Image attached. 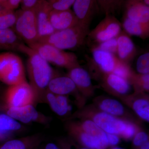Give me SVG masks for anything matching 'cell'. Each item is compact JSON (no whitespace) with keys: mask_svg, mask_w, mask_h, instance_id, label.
Segmentation results:
<instances>
[{"mask_svg":"<svg viewBox=\"0 0 149 149\" xmlns=\"http://www.w3.org/2000/svg\"><path fill=\"white\" fill-rule=\"evenodd\" d=\"M19 51L26 54L28 57L27 71L32 83L31 85L36 93L47 88L50 81L54 77L53 70L49 63L24 44L22 45Z\"/></svg>","mask_w":149,"mask_h":149,"instance_id":"6da1fadb","label":"cell"},{"mask_svg":"<svg viewBox=\"0 0 149 149\" xmlns=\"http://www.w3.org/2000/svg\"><path fill=\"white\" fill-rule=\"evenodd\" d=\"M105 82L108 88L118 95H127L131 88L128 80L112 73L106 74Z\"/></svg>","mask_w":149,"mask_h":149,"instance_id":"ffe728a7","label":"cell"},{"mask_svg":"<svg viewBox=\"0 0 149 149\" xmlns=\"http://www.w3.org/2000/svg\"><path fill=\"white\" fill-rule=\"evenodd\" d=\"M97 105L100 111L116 117L119 118L125 113L123 105L115 99L110 98L102 99L99 101Z\"/></svg>","mask_w":149,"mask_h":149,"instance_id":"44dd1931","label":"cell"},{"mask_svg":"<svg viewBox=\"0 0 149 149\" xmlns=\"http://www.w3.org/2000/svg\"><path fill=\"white\" fill-rule=\"evenodd\" d=\"M126 17L149 27V7L143 2L130 1L126 4Z\"/></svg>","mask_w":149,"mask_h":149,"instance_id":"8fae6325","label":"cell"},{"mask_svg":"<svg viewBox=\"0 0 149 149\" xmlns=\"http://www.w3.org/2000/svg\"><path fill=\"white\" fill-rule=\"evenodd\" d=\"M0 80L10 86L26 82L24 65L16 54L0 53Z\"/></svg>","mask_w":149,"mask_h":149,"instance_id":"3957f363","label":"cell"},{"mask_svg":"<svg viewBox=\"0 0 149 149\" xmlns=\"http://www.w3.org/2000/svg\"><path fill=\"white\" fill-rule=\"evenodd\" d=\"M73 133L85 148L89 149H106L109 146L106 138H98L83 131L78 124L73 127Z\"/></svg>","mask_w":149,"mask_h":149,"instance_id":"5bb4252c","label":"cell"},{"mask_svg":"<svg viewBox=\"0 0 149 149\" xmlns=\"http://www.w3.org/2000/svg\"><path fill=\"white\" fill-rule=\"evenodd\" d=\"M7 115L15 120L28 123L37 120L38 113L32 104L18 107H9Z\"/></svg>","mask_w":149,"mask_h":149,"instance_id":"ac0fdd59","label":"cell"},{"mask_svg":"<svg viewBox=\"0 0 149 149\" xmlns=\"http://www.w3.org/2000/svg\"><path fill=\"white\" fill-rule=\"evenodd\" d=\"M43 0H21L22 10L36 11Z\"/></svg>","mask_w":149,"mask_h":149,"instance_id":"836d02e7","label":"cell"},{"mask_svg":"<svg viewBox=\"0 0 149 149\" xmlns=\"http://www.w3.org/2000/svg\"><path fill=\"white\" fill-rule=\"evenodd\" d=\"M140 149H149V142H147L146 143L140 147Z\"/></svg>","mask_w":149,"mask_h":149,"instance_id":"ab89813d","label":"cell"},{"mask_svg":"<svg viewBox=\"0 0 149 149\" xmlns=\"http://www.w3.org/2000/svg\"><path fill=\"white\" fill-rule=\"evenodd\" d=\"M47 98L51 108L56 114L60 116H64L66 114L59 104L56 95L49 91L47 93Z\"/></svg>","mask_w":149,"mask_h":149,"instance_id":"1f68e13d","label":"cell"},{"mask_svg":"<svg viewBox=\"0 0 149 149\" xmlns=\"http://www.w3.org/2000/svg\"><path fill=\"white\" fill-rule=\"evenodd\" d=\"M16 14L14 11L3 8L0 10V29H10L13 27L16 20Z\"/></svg>","mask_w":149,"mask_h":149,"instance_id":"d4e9b609","label":"cell"},{"mask_svg":"<svg viewBox=\"0 0 149 149\" xmlns=\"http://www.w3.org/2000/svg\"><path fill=\"white\" fill-rule=\"evenodd\" d=\"M22 44L13 29H0V49L19 51Z\"/></svg>","mask_w":149,"mask_h":149,"instance_id":"d6986e66","label":"cell"},{"mask_svg":"<svg viewBox=\"0 0 149 149\" xmlns=\"http://www.w3.org/2000/svg\"><path fill=\"white\" fill-rule=\"evenodd\" d=\"M111 149H123L122 148H119V147H113Z\"/></svg>","mask_w":149,"mask_h":149,"instance_id":"b9f144b4","label":"cell"},{"mask_svg":"<svg viewBox=\"0 0 149 149\" xmlns=\"http://www.w3.org/2000/svg\"><path fill=\"white\" fill-rule=\"evenodd\" d=\"M107 136L109 146H114L119 143L120 142V137L119 136L115 134L107 133Z\"/></svg>","mask_w":149,"mask_h":149,"instance_id":"74e56055","label":"cell"},{"mask_svg":"<svg viewBox=\"0 0 149 149\" xmlns=\"http://www.w3.org/2000/svg\"><path fill=\"white\" fill-rule=\"evenodd\" d=\"M88 119L92 120L106 133L115 134L119 137L125 129L127 122V120L101 111L93 113Z\"/></svg>","mask_w":149,"mask_h":149,"instance_id":"ba28073f","label":"cell"},{"mask_svg":"<svg viewBox=\"0 0 149 149\" xmlns=\"http://www.w3.org/2000/svg\"><path fill=\"white\" fill-rule=\"evenodd\" d=\"M1 8V4H0V10Z\"/></svg>","mask_w":149,"mask_h":149,"instance_id":"ee69618b","label":"cell"},{"mask_svg":"<svg viewBox=\"0 0 149 149\" xmlns=\"http://www.w3.org/2000/svg\"><path fill=\"white\" fill-rule=\"evenodd\" d=\"M75 0H51L48 1L52 10L64 11L70 9Z\"/></svg>","mask_w":149,"mask_h":149,"instance_id":"4dcf8cb0","label":"cell"},{"mask_svg":"<svg viewBox=\"0 0 149 149\" xmlns=\"http://www.w3.org/2000/svg\"><path fill=\"white\" fill-rule=\"evenodd\" d=\"M48 91L56 95H65L77 89L74 82L68 76L54 77L48 84Z\"/></svg>","mask_w":149,"mask_h":149,"instance_id":"e0dca14e","label":"cell"},{"mask_svg":"<svg viewBox=\"0 0 149 149\" xmlns=\"http://www.w3.org/2000/svg\"><path fill=\"white\" fill-rule=\"evenodd\" d=\"M16 20L13 27L15 32L28 46L38 41V31L35 12L19 10L16 13Z\"/></svg>","mask_w":149,"mask_h":149,"instance_id":"5b68a950","label":"cell"},{"mask_svg":"<svg viewBox=\"0 0 149 149\" xmlns=\"http://www.w3.org/2000/svg\"><path fill=\"white\" fill-rule=\"evenodd\" d=\"M28 46L49 63L69 70L80 66L77 56L73 53L65 52L38 42Z\"/></svg>","mask_w":149,"mask_h":149,"instance_id":"277c9868","label":"cell"},{"mask_svg":"<svg viewBox=\"0 0 149 149\" xmlns=\"http://www.w3.org/2000/svg\"><path fill=\"white\" fill-rule=\"evenodd\" d=\"M45 149H59L58 147L53 143H49L46 146Z\"/></svg>","mask_w":149,"mask_h":149,"instance_id":"f35d334b","label":"cell"},{"mask_svg":"<svg viewBox=\"0 0 149 149\" xmlns=\"http://www.w3.org/2000/svg\"><path fill=\"white\" fill-rule=\"evenodd\" d=\"M36 92L27 82L10 86L6 93V99L9 107H18L32 104Z\"/></svg>","mask_w":149,"mask_h":149,"instance_id":"52a82bcc","label":"cell"},{"mask_svg":"<svg viewBox=\"0 0 149 149\" xmlns=\"http://www.w3.org/2000/svg\"><path fill=\"white\" fill-rule=\"evenodd\" d=\"M144 3L146 5L148 6H149V0H145V1H143Z\"/></svg>","mask_w":149,"mask_h":149,"instance_id":"60d3db41","label":"cell"},{"mask_svg":"<svg viewBox=\"0 0 149 149\" xmlns=\"http://www.w3.org/2000/svg\"><path fill=\"white\" fill-rule=\"evenodd\" d=\"M148 135L144 131L139 130L133 138V145L134 146L140 148L148 141Z\"/></svg>","mask_w":149,"mask_h":149,"instance_id":"e575fe53","label":"cell"},{"mask_svg":"<svg viewBox=\"0 0 149 149\" xmlns=\"http://www.w3.org/2000/svg\"><path fill=\"white\" fill-rule=\"evenodd\" d=\"M92 53L94 62L101 72L105 75L112 73L117 62V57L95 48H93Z\"/></svg>","mask_w":149,"mask_h":149,"instance_id":"9a60e30c","label":"cell"},{"mask_svg":"<svg viewBox=\"0 0 149 149\" xmlns=\"http://www.w3.org/2000/svg\"><path fill=\"white\" fill-rule=\"evenodd\" d=\"M118 58L120 61L128 63L136 53L135 45L127 34L120 33L117 37Z\"/></svg>","mask_w":149,"mask_h":149,"instance_id":"2e32d148","label":"cell"},{"mask_svg":"<svg viewBox=\"0 0 149 149\" xmlns=\"http://www.w3.org/2000/svg\"><path fill=\"white\" fill-rule=\"evenodd\" d=\"M68 76L81 92L88 95L92 93L93 85L91 75L86 70L80 66L75 67L69 70Z\"/></svg>","mask_w":149,"mask_h":149,"instance_id":"4fadbf2b","label":"cell"},{"mask_svg":"<svg viewBox=\"0 0 149 149\" xmlns=\"http://www.w3.org/2000/svg\"><path fill=\"white\" fill-rule=\"evenodd\" d=\"M132 108L139 117L143 120L149 121V102L146 97L135 99L132 104Z\"/></svg>","mask_w":149,"mask_h":149,"instance_id":"cb8c5ba5","label":"cell"},{"mask_svg":"<svg viewBox=\"0 0 149 149\" xmlns=\"http://www.w3.org/2000/svg\"><path fill=\"white\" fill-rule=\"evenodd\" d=\"M139 130L138 126L135 123L127 120L125 129L120 137L126 140L133 139Z\"/></svg>","mask_w":149,"mask_h":149,"instance_id":"d6a6232c","label":"cell"},{"mask_svg":"<svg viewBox=\"0 0 149 149\" xmlns=\"http://www.w3.org/2000/svg\"><path fill=\"white\" fill-rule=\"evenodd\" d=\"M94 48L108 52L115 55L117 54V37L98 44Z\"/></svg>","mask_w":149,"mask_h":149,"instance_id":"f546056e","label":"cell"},{"mask_svg":"<svg viewBox=\"0 0 149 149\" xmlns=\"http://www.w3.org/2000/svg\"><path fill=\"white\" fill-rule=\"evenodd\" d=\"M52 26L56 31L63 30L80 24L73 11L52 10L50 13Z\"/></svg>","mask_w":149,"mask_h":149,"instance_id":"30bf717a","label":"cell"},{"mask_svg":"<svg viewBox=\"0 0 149 149\" xmlns=\"http://www.w3.org/2000/svg\"><path fill=\"white\" fill-rule=\"evenodd\" d=\"M52 10L48 1L43 0L35 11L38 40L52 35L56 31L51 24L50 19V13Z\"/></svg>","mask_w":149,"mask_h":149,"instance_id":"9c48e42d","label":"cell"},{"mask_svg":"<svg viewBox=\"0 0 149 149\" xmlns=\"http://www.w3.org/2000/svg\"><path fill=\"white\" fill-rule=\"evenodd\" d=\"M21 0H0L2 8L14 11L20 5Z\"/></svg>","mask_w":149,"mask_h":149,"instance_id":"d590c367","label":"cell"},{"mask_svg":"<svg viewBox=\"0 0 149 149\" xmlns=\"http://www.w3.org/2000/svg\"><path fill=\"white\" fill-rule=\"evenodd\" d=\"M89 32V27L78 24L56 31L52 35L40 38L37 42L48 44L61 50L72 49L83 45Z\"/></svg>","mask_w":149,"mask_h":149,"instance_id":"7a4b0ae2","label":"cell"},{"mask_svg":"<svg viewBox=\"0 0 149 149\" xmlns=\"http://www.w3.org/2000/svg\"><path fill=\"white\" fill-rule=\"evenodd\" d=\"M95 3L91 0H75L73 12L79 24L89 27L95 11Z\"/></svg>","mask_w":149,"mask_h":149,"instance_id":"7c38bea8","label":"cell"},{"mask_svg":"<svg viewBox=\"0 0 149 149\" xmlns=\"http://www.w3.org/2000/svg\"><path fill=\"white\" fill-rule=\"evenodd\" d=\"M136 69L140 74H149V52L143 54L139 57L136 63Z\"/></svg>","mask_w":149,"mask_h":149,"instance_id":"f1b7e54d","label":"cell"},{"mask_svg":"<svg viewBox=\"0 0 149 149\" xmlns=\"http://www.w3.org/2000/svg\"><path fill=\"white\" fill-rule=\"evenodd\" d=\"M20 128V123L8 115L0 114V140L5 139L11 131Z\"/></svg>","mask_w":149,"mask_h":149,"instance_id":"603a6c76","label":"cell"},{"mask_svg":"<svg viewBox=\"0 0 149 149\" xmlns=\"http://www.w3.org/2000/svg\"><path fill=\"white\" fill-rule=\"evenodd\" d=\"M120 23L113 15L107 14L106 16L92 32L89 37L97 45L113 38H116L121 33Z\"/></svg>","mask_w":149,"mask_h":149,"instance_id":"8992f818","label":"cell"},{"mask_svg":"<svg viewBox=\"0 0 149 149\" xmlns=\"http://www.w3.org/2000/svg\"><path fill=\"white\" fill-rule=\"evenodd\" d=\"M112 73L128 80L130 83L134 73L132 72L128 63L120 61L118 58Z\"/></svg>","mask_w":149,"mask_h":149,"instance_id":"4316f807","label":"cell"},{"mask_svg":"<svg viewBox=\"0 0 149 149\" xmlns=\"http://www.w3.org/2000/svg\"><path fill=\"white\" fill-rule=\"evenodd\" d=\"M0 149H26V148L22 141L15 140L6 142Z\"/></svg>","mask_w":149,"mask_h":149,"instance_id":"8d00e7d4","label":"cell"},{"mask_svg":"<svg viewBox=\"0 0 149 149\" xmlns=\"http://www.w3.org/2000/svg\"><path fill=\"white\" fill-rule=\"evenodd\" d=\"M79 149H89L87 148H80Z\"/></svg>","mask_w":149,"mask_h":149,"instance_id":"7bdbcfd3","label":"cell"},{"mask_svg":"<svg viewBox=\"0 0 149 149\" xmlns=\"http://www.w3.org/2000/svg\"><path fill=\"white\" fill-rule=\"evenodd\" d=\"M123 27L128 35L141 38H146L149 35V27L133 21L126 17L123 20Z\"/></svg>","mask_w":149,"mask_h":149,"instance_id":"7402d4cb","label":"cell"},{"mask_svg":"<svg viewBox=\"0 0 149 149\" xmlns=\"http://www.w3.org/2000/svg\"><path fill=\"white\" fill-rule=\"evenodd\" d=\"M80 128L86 133L98 138H106L107 133L92 120L88 119L78 124Z\"/></svg>","mask_w":149,"mask_h":149,"instance_id":"484cf974","label":"cell"},{"mask_svg":"<svg viewBox=\"0 0 149 149\" xmlns=\"http://www.w3.org/2000/svg\"><path fill=\"white\" fill-rule=\"evenodd\" d=\"M136 85L139 90L148 92L149 90V74H135L134 73L130 81Z\"/></svg>","mask_w":149,"mask_h":149,"instance_id":"83f0119b","label":"cell"}]
</instances>
